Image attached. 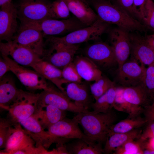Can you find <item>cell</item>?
I'll list each match as a JSON object with an SVG mask.
<instances>
[{
  "instance_id": "obj_36",
  "label": "cell",
  "mask_w": 154,
  "mask_h": 154,
  "mask_svg": "<svg viewBox=\"0 0 154 154\" xmlns=\"http://www.w3.org/2000/svg\"><path fill=\"white\" fill-rule=\"evenodd\" d=\"M62 72L63 78L69 83L82 82V78L79 74L73 61L64 67Z\"/></svg>"
},
{
  "instance_id": "obj_21",
  "label": "cell",
  "mask_w": 154,
  "mask_h": 154,
  "mask_svg": "<svg viewBox=\"0 0 154 154\" xmlns=\"http://www.w3.org/2000/svg\"><path fill=\"white\" fill-rule=\"evenodd\" d=\"M68 84L65 90L67 96L79 106L87 110L91 108L93 97L90 88L82 82Z\"/></svg>"
},
{
  "instance_id": "obj_19",
  "label": "cell",
  "mask_w": 154,
  "mask_h": 154,
  "mask_svg": "<svg viewBox=\"0 0 154 154\" xmlns=\"http://www.w3.org/2000/svg\"><path fill=\"white\" fill-rule=\"evenodd\" d=\"M131 58L139 61L144 65L154 62V50L149 45L144 36L129 33Z\"/></svg>"
},
{
  "instance_id": "obj_41",
  "label": "cell",
  "mask_w": 154,
  "mask_h": 154,
  "mask_svg": "<svg viewBox=\"0 0 154 154\" xmlns=\"http://www.w3.org/2000/svg\"><path fill=\"white\" fill-rule=\"evenodd\" d=\"M118 5L134 18L132 8L133 0H117Z\"/></svg>"
},
{
  "instance_id": "obj_16",
  "label": "cell",
  "mask_w": 154,
  "mask_h": 154,
  "mask_svg": "<svg viewBox=\"0 0 154 154\" xmlns=\"http://www.w3.org/2000/svg\"><path fill=\"white\" fill-rule=\"evenodd\" d=\"M129 33L118 27L112 29L109 37L118 65V68L127 60L131 54Z\"/></svg>"
},
{
  "instance_id": "obj_9",
  "label": "cell",
  "mask_w": 154,
  "mask_h": 154,
  "mask_svg": "<svg viewBox=\"0 0 154 154\" xmlns=\"http://www.w3.org/2000/svg\"><path fill=\"white\" fill-rule=\"evenodd\" d=\"M78 124L73 118L71 119L66 117L50 126L47 131L54 143L57 144L64 143L69 139L78 138L91 140L81 130Z\"/></svg>"
},
{
  "instance_id": "obj_42",
  "label": "cell",
  "mask_w": 154,
  "mask_h": 154,
  "mask_svg": "<svg viewBox=\"0 0 154 154\" xmlns=\"http://www.w3.org/2000/svg\"><path fill=\"white\" fill-rule=\"evenodd\" d=\"M143 113L147 123L154 121V101L149 106L144 109Z\"/></svg>"
},
{
  "instance_id": "obj_8",
  "label": "cell",
  "mask_w": 154,
  "mask_h": 154,
  "mask_svg": "<svg viewBox=\"0 0 154 154\" xmlns=\"http://www.w3.org/2000/svg\"><path fill=\"white\" fill-rule=\"evenodd\" d=\"M1 55L8 63L10 71L28 90H44L48 88L49 86L46 79L37 72L25 68L9 56Z\"/></svg>"
},
{
  "instance_id": "obj_3",
  "label": "cell",
  "mask_w": 154,
  "mask_h": 154,
  "mask_svg": "<svg viewBox=\"0 0 154 154\" xmlns=\"http://www.w3.org/2000/svg\"><path fill=\"white\" fill-rule=\"evenodd\" d=\"M16 7L18 19L22 25L32 24L48 19H55L51 3L46 0L19 1Z\"/></svg>"
},
{
  "instance_id": "obj_34",
  "label": "cell",
  "mask_w": 154,
  "mask_h": 154,
  "mask_svg": "<svg viewBox=\"0 0 154 154\" xmlns=\"http://www.w3.org/2000/svg\"><path fill=\"white\" fill-rule=\"evenodd\" d=\"M52 12L55 19H66L70 17V11L63 0H56L51 3Z\"/></svg>"
},
{
  "instance_id": "obj_22",
  "label": "cell",
  "mask_w": 154,
  "mask_h": 154,
  "mask_svg": "<svg viewBox=\"0 0 154 154\" xmlns=\"http://www.w3.org/2000/svg\"><path fill=\"white\" fill-rule=\"evenodd\" d=\"M63 0L70 12L87 26L92 25L99 18L87 0Z\"/></svg>"
},
{
  "instance_id": "obj_2",
  "label": "cell",
  "mask_w": 154,
  "mask_h": 154,
  "mask_svg": "<svg viewBox=\"0 0 154 154\" xmlns=\"http://www.w3.org/2000/svg\"><path fill=\"white\" fill-rule=\"evenodd\" d=\"M73 118L81 126L90 140L102 144L105 143L109 130L116 119L112 110L99 113L88 110L77 113Z\"/></svg>"
},
{
  "instance_id": "obj_30",
  "label": "cell",
  "mask_w": 154,
  "mask_h": 154,
  "mask_svg": "<svg viewBox=\"0 0 154 154\" xmlns=\"http://www.w3.org/2000/svg\"><path fill=\"white\" fill-rule=\"evenodd\" d=\"M147 123L145 117H142L139 116L135 117H128L112 126L108 137L115 133H126L139 128Z\"/></svg>"
},
{
  "instance_id": "obj_1",
  "label": "cell",
  "mask_w": 154,
  "mask_h": 154,
  "mask_svg": "<svg viewBox=\"0 0 154 154\" xmlns=\"http://www.w3.org/2000/svg\"><path fill=\"white\" fill-rule=\"evenodd\" d=\"M93 7L99 18L109 24H113L127 31H146L147 27L135 19L118 5L109 0H87Z\"/></svg>"
},
{
  "instance_id": "obj_6",
  "label": "cell",
  "mask_w": 154,
  "mask_h": 154,
  "mask_svg": "<svg viewBox=\"0 0 154 154\" xmlns=\"http://www.w3.org/2000/svg\"><path fill=\"white\" fill-rule=\"evenodd\" d=\"M35 141L18 123L9 137L4 151L0 154H40L39 148L34 147Z\"/></svg>"
},
{
  "instance_id": "obj_28",
  "label": "cell",
  "mask_w": 154,
  "mask_h": 154,
  "mask_svg": "<svg viewBox=\"0 0 154 154\" xmlns=\"http://www.w3.org/2000/svg\"><path fill=\"white\" fill-rule=\"evenodd\" d=\"M142 130L138 129L124 133H116L108 137L103 148L104 153L108 154L114 151L127 141L138 139Z\"/></svg>"
},
{
  "instance_id": "obj_12",
  "label": "cell",
  "mask_w": 154,
  "mask_h": 154,
  "mask_svg": "<svg viewBox=\"0 0 154 154\" xmlns=\"http://www.w3.org/2000/svg\"><path fill=\"white\" fill-rule=\"evenodd\" d=\"M44 38L42 32L30 25H21L12 40L33 51L41 58L44 50Z\"/></svg>"
},
{
  "instance_id": "obj_32",
  "label": "cell",
  "mask_w": 154,
  "mask_h": 154,
  "mask_svg": "<svg viewBox=\"0 0 154 154\" xmlns=\"http://www.w3.org/2000/svg\"><path fill=\"white\" fill-rule=\"evenodd\" d=\"M114 86V82L112 81L107 77L102 76L90 86V89L93 98L96 100Z\"/></svg>"
},
{
  "instance_id": "obj_27",
  "label": "cell",
  "mask_w": 154,
  "mask_h": 154,
  "mask_svg": "<svg viewBox=\"0 0 154 154\" xmlns=\"http://www.w3.org/2000/svg\"><path fill=\"white\" fill-rule=\"evenodd\" d=\"M65 145L69 154L104 153L102 144L87 139H75Z\"/></svg>"
},
{
  "instance_id": "obj_46",
  "label": "cell",
  "mask_w": 154,
  "mask_h": 154,
  "mask_svg": "<svg viewBox=\"0 0 154 154\" xmlns=\"http://www.w3.org/2000/svg\"><path fill=\"white\" fill-rule=\"evenodd\" d=\"M143 152V154H154V150L145 149Z\"/></svg>"
},
{
  "instance_id": "obj_33",
  "label": "cell",
  "mask_w": 154,
  "mask_h": 154,
  "mask_svg": "<svg viewBox=\"0 0 154 154\" xmlns=\"http://www.w3.org/2000/svg\"><path fill=\"white\" fill-rule=\"evenodd\" d=\"M14 123L10 118H0V149L5 148L7 141L13 131Z\"/></svg>"
},
{
  "instance_id": "obj_18",
  "label": "cell",
  "mask_w": 154,
  "mask_h": 154,
  "mask_svg": "<svg viewBox=\"0 0 154 154\" xmlns=\"http://www.w3.org/2000/svg\"><path fill=\"white\" fill-rule=\"evenodd\" d=\"M18 122L29 135L34 141L36 147L48 149L53 140L47 131H44L37 119L33 116Z\"/></svg>"
},
{
  "instance_id": "obj_29",
  "label": "cell",
  "mask_w": 154,
  "mask_h": 154,
  "mask_svg": "<svg viewBox=\"0 0 154 154\" xmlns=\"http://www.w3.org/2000/svg\"><path fill=\"white\" fill-rule=\"evenodd\" d=\"M124 87H116L113 108L116 110L128 114L129 117L139 116L143 113L144 108L133 105L128 102L123 95Z\"/></svg>"
},
{
  "instance_id": "obj_17",
  "label": "cell",
  "mask_w": 154,
  "mask_h": 154,
  "mask_svg": "<svg viewBox=\"0 0 154 154\" xmlns=\"http://www.w3.org/2000/svg\"><path fill=\"white\" fill-rule=\"evenodd\" d=\"M85 53L86 56L98 66L109 67L117 63L113 47L104 42H99L89 46Z\"/></svg>"
},
{
  "instance_id": "obj_39",
  "label": "cell",
  "mask_w": 154,
  "mask_h": 154,
  "mask_svg": "<svg viewBox=\"0 0 154 154\" xmlns=\"http://www.w3.org/2000/svg\"><path fill=\"white\" fill-rule=\"evenodd\" d=\"M146 0H133L132 9L135 17L143 21Z\"/></svg>"
},
{
  "instance_id": "obj_23",
  "label": "cell",
  "mask_w": 154,
  "mask_h": 154,
  "mask_svg": "<svg viewBox=\"0 0 154 154\" xmlns=\"http://www.w3.org/2000/svg\"><path fill=\"white\" fill-rule=\"evenodd\" d=\"M123 95L131 104L144 109L154 101L144 82L135 86L124 87Z\"/></svg>"
},
{
  "instance_id": "obj_7",
  "label": "cell",
  "mask_w": 154,
  "mask_h": 154,
  "mask_svg": "<svg viewBox=\"0 0 154 154\" xmlns=\"http://www.w3.org/2000/svg\"><path fill=\"white\" fill-rule=\"evenodd\" d=\"M39 94L20 89L17 98L8 110L10 119L17 122L34 115L37 110Z\"/></svg>"
},
{
  "instance_id": "obj_40",
  "label": "cell",
  "mask_w": 154,
  "mask_h": 154,
  "mask_svg": "<svg viewBox=\"0 0 154 154\" xmlns=\"http://www.w3.org/2000/svg\"><path fill=\"white\" fill-rule=\"evenodd\" d=\"M147 123V126L137 139L139 142H142L154 137V121Z\"/></svg>"
},
{
  "instance_id": "obj_5",
  "label": "cell",
  "mask_w": 154,
  "mask_h": 154,
  "mask_svg": "<svg viewBox=\"0 0 154 154\" xmlns=\"http://www.w3.org/2000/svg\"><path fill=\"white\" fill-rule=\"evenodd\" d=\"M79 44H70L45 41L41 58L62 70L72 62Z\"/></svg>"
},
{
  "instance_id": "obj_11",
  "label": "cell",
  "mask_w": 154,
  "mask_h": 154,
  "mask_svg": "<svg viewBox=\"0 0 154 154\" xmlns=\"http://www.w3.org/2000/svg\"><path fill=\"white\" fill-rule=\"evenodd\" d=\"M44 105H52L64 111L77 113L89 110L77 106L60 90L50 86L48 89L39 93L37 107Z\"/></svg>"
},
{
  "instance_id": "obj_43",
  "label": "cell",
  "mask_w": 154,
  "mask_h": 154,
  "mask_svg": "<svg viewBox=\"0 0 154 154\" xmlns=\"http://www.w3.org/2000/svg\"><path fill=\"white\" fill-rule=\"evenodd\" d=\"M10 71L9 67L5 60L2 56L0 58V78H1L8 72Z\"/></svg>"
},
{
  "instance_id": "obj_25",
  "label": "cell",
  "mask_w": 154,
  "mask_h": 154,
  "mask_svg": "<svg viewBox=\"0 0 154 154\" xmlns=\"http://www.w3.org/2000/svg\"><path fill=\"white\" fill-rule=\"evenodd\" d=\"M73 61L80 76L86 81H95L102 76L98 66L86 56H77Z\"/></svg>"
},
{
  "instance_id": "obj_31",
  "label": "cell",
  "mask_w": 154,
  "mask_h": 154,
  "mask_svg": "<svg viewBox=\"0 0 154 154\" xmlns=\"http://www.w3.org/2000/svg\"><path fill=\"white\" fill-rule=\"evenodd\" d=\"M116 88L115 86L111 87L92 103L91 108L94 112L106 113L112 110L116 94Z\"/></svg>"
},
{
  "instance_id": "obj_26",
  "label": "cell",
  "mask_w": 154,
  "mask_h": 154,
  "mask_svg": "<svg viewBox=\"0 0 154 154\" xmlns=\"http://www.w3.org/2000/svg\"><path fill=\"white\" fill-rule=\"evenodd\" d=\"M20 89L16 86L13 78L5 75L0 80V107L8 110L10 106L17 98Z\"/></svg>"
},
{
  "instance_id": "obj_14",
  "label": "cell",
  "mask_w": 154,
  "mask_h": 154,
  "mask_svg": "<svg viewBox=\"0 0 154 154\" xmlns=\"http://www.w3.org/2000/svg\"><path fill=\"white\" fill-rule=\"evenodd\" d=\"M146 69L144 65H140L136 60L131 58L118 68L117 81L123 87L138 85L144 82Z\"/></svg>"
},
{
  "instance_id": "obj_45",
  "label": "cell",
  "mask_w": 154,
  "mask_h": 154,
  "mask_svg": "<svg viewBox=\"0 0 154 154\" xmlns=\"http://www.w3.org/2000/svg\"><path fill=\"white\" fill-rule=\"evenodd\" d=\"M146 41L154 50V33L144 36Z\"/></svg>"
},
{
  "instance_id": "obj_15",
  "label": "cell",
  "mask_w": 154,
  "mask_h": 154,
  "mask_svg": "<svg viewBox=\"0 0 154 154\" xmlns=\"http://www.w3.org/2000/svg\"><path fill=\"white\" fill-rule=\"evenodd\" d=\"M0 51L1 54L10 56L15 62L21 66L31 67L41 58L33 51L12 41L1 42Z\"/></svg>"
},
{
  "instance_id": "obj_48",
  "label": "cell",
  "mask_w": 154,
  "mask_h": 154,
  "mask_svg": "<svg viewBox=\"0 0 154 154\" xmlns=\"http://www.w3.org/2000/svg\"><path fill=\"white\" fill-rule=\"evenodd\" d=\"M19 1H21V0H19Z\"/></svg>"
},
{
  "instance_id": "obj_13",
  "label": "cell",
  "mask_w": 154,
  "mask_h": 154,
  "mask_svg": "<svg viewBox=\"0 0 154 154\" xmlns=\"http://www.w3.org/2000/svg\"><path fill=\"white\" fill-rule=\"evenodd\" d=\"M0 7V41H11L19 27L17 8L12 1Z\"/></svg>"
},
{
  "instance_id": "obj_35",
  "label": "cell",
  "mask_w": 154,
  "mask_h": 154,
  "mask_svg": "<svg viewBox=\"0 0 154 154\" xmlns=\"http://www.w3.org/2000/svg\"><path fill=\"white\" fill-rule=\"evenodd\" d=\"M114 154H143V150L137 141H128L116 150Z\"/></svg>"
},
{
  "instance_id": "obj_10",
  "label": "cell",
  "mask_w": 154,
  "mask_h": 154,
  "mask_svg": "<svg viewBox=\"0 0 154 154\" xmlns=\"http://www.w3.org/2000/svg\"><path fill=\"white\" fill-rule=\"evenodd\" d=\"M28 25L40 30L44 37L69 33L87 27L74 16L62 20L48 19Z\"/></svg>"
},
{
  "instance_id": "obj_20",
  "label": "cell",
  "mask_w": 154,
  "mask_h": 154,
  "mask_svg": "<svg viewBox=\"0 0 154 154\" xmlns=\"http://www.w3.org/2000/svg\"><path fill=\"white\" fill-rule=\"evenodd\" d=\"M45 79L50 81L66 96L63 85L69 83L63 77L62 70L41 58L31 66Z\"/></svg>"
},
{
  "instance_id": "obj_38",
  "label": "cell",
  "mask_w": 154,
  "mask_h": 154,
  "mask_svg": "<svg viewBox=\"0 0 154 154\" xmlns=\"http://www.w3.org/2000/svg\"><path fill=\"white\" fill-rule=\"evenodd\" d=\"M144 83L154 99V62L146 68Z\"/></svg>"
},
{
  "instance_id": "obj_47",
  "label": "cell",
  "mask_w": 154,
  "mask_h": 154,
  "mask_svg": "<svg viewBox=\"0 0 154 154\" xmlns=\"http://www.w3.org/2000/svg\"><path fill=\"white\" fill-rule=\"evenodd\" d=\"M12 1V0H0V6L1 7L6 3Z\"/></svg>"
},
{
  "instance_id": "obj_44",
  "label": "cell",
  "mask_w": 154,
  "mask_h": 154,
  "mask_svg": "<svg viewBox=\"0 0 154 154\" xmlns=\"http://www.w3.org/2000/svg\"><path fill=\"white\" fill-rule=\"evenodd\" d=\"M139 142L143 150L145 149L154 150V137L143 142Z\"/></svg>"
},
{
  "instance_id": "obj_49",
  "label": "cell",
  "mask_w": 154,
  "mask_h": 154,
  "mask_svg": "<svg viewBox=\"0 0 154 154\" xmlns=\"http://www.w3.org/2000/svg\"></svg>"
},
{
  "instance_id": "obj_37",
  "label": "cell",
  "mask_w": 154,
  "mask_h": 154,
  "mask_svg": "<svg viewBox=\"0 0 154 154\" xmlns=\"http://www.w3.org/2000/svg\"><path fill=\"white\" fill-rule=\"evenodd\" d=\"M143 22L147 27L154 31V2L152 0H146Z\"/></svg>"
},
{
  "instance_id": "obj_4",
  "label": "cell",
  "mask_w": 154,
  "mask_h": 154,
  "mask_svg": "<svg viewBox=\"0 0 154 154\" xmlns=\"http://www.w3.org/2000/svg\"><path fill=\"white\" fill-rule=\"evenodd\" d=\"M110 24L100 19L92 25L76 30L62 37L46 36V40L67 44H79L98 39L108 30Z\"/></svg>"
},
{
  "instance_id": "obj_24",
  "label": "cell",
  "mask_w": 154,
  "mask_h": 154,
  "mask_svg": "<svg viewBox=\"0 0 154 154\" xmlns=\"http://www.w3.org/2000/svg\"><path fill=\"white\" fill-rule=\"evenodd\" d=\"M37 110L33 116L38 121L44 129L62 119L66 116V111L51 105L38 107Z\"/></svg>"
}]
</instances>
